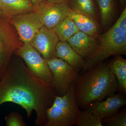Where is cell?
<instances>
[{
  "mask_svg": "<svg viewBox=\"0 0 126 126\" xmlns=\"http://www.w3.org/2000/svg\"><path fill=\"white\" fill-rule=\"evenodd\" d=\"M1 16L8 21L14 16L34 11L30 0H0Z\"/></svg>",
  "mask_w": 126,
  "mask_h": 126,
  "instance_id": "4fadbf2b",
  "label": "cell"
},
{
  "mask_svg": "<svg viewBox=\"0 0 126 126\" xmlns=\"http://www.w3.org/2000/svg\"><path fill=\"white\" fill-rule=\"evenodd\" d=\"M81 111L78 106L73 82L70 84L63 96H56L47 111L44 126H70L77 124Z\"/></svg>",
  "mask_w": 126,
  "mask_h": 126,
  "instance_id": "277c9868",
  "label": "cell"
},
{
  "mask_svg": "<svg viewBox=\"0 0 126 126\" xmlns=\"http://www.w3.org/2000/svg\"><path fill=\"white\" fill-rule=\"evenodd\" d=\"M69 0H47V1L52 3H61L68 2Z\"/></svg>",
  "mask_w": 126,
  "mask_h": 126,
  "instance_id": "cb8c5ba5",
  "label": "cell"
},
{
  "mask_svg": "<svg viewBox=\"0 0 126 126\" xmlns=\"http://www.w3.org/2000/svg\"><path fill=\"white\" fill-rule=\"evenodd\" d=\"M119 1L121 7H122L126 2V0H119Z\"/></svg>",
  "mask_w": 126,
  "mask_h": 126,
  "instance_id": "d4e9b609",
  "label": "cell"
},
{
  "mask_svg": "<svg viewBox=\"0 0 126 126\" xmlns=\"http://www.w3.org/2000/svg\"><path fill=\"white\" fill-rule=\"evenodd\" d=\"M71 11L68 2L52 3L47 0L34 6L33 11L37 14L44 26L52 30L69 15Z\"/></svg>",
  "mask_w": 126,
  "mask_h": 126,
  "instance_id": "ba28073f",
  "label": "cell"
},
{
  "mask_svg": "<svg viewBox=\"0 0 126 126\" xmlns=\"http://www.w3.org/2000/svg\"><path fill=\"white\" fill-rule=\"evenodd\" d=\"M23 44L14 27L0 16V79L13 55Z\"/></svg>",
  "mask_w": 126,
  "mask_h": 126,
  "instance_id": "5b68a950",
  "label": "cell"
},
{
  "mask_svg": "<svg viewBox=\"0 0 126 126\" xmlns=\"http://www.w3.org/2000/svg\"><path fill=\"white\" fill-rule=\"evenodd\" d=\"M102 118L94 115L86 109L81 111L76 126H103Z\"/></svg>",
  "mask_w": 126,
  "mask_h": 126,
  "instance_id": "ffe728a7",
  "label": "cell"
},
{
  "mask_svg": "<svg viewBox=\"0 0 126 126\" xmlns=\"http://www.w3.org/2000/svg\"><path fill=\"white\" fill-rule=\"evenodd\" d=\"M8 21L15 28L23 44L30 43L43 26L34 11L16 16Z\"/></svg>",
  "mask_w": 126,
  "mask_h": 126,
  "instance_id": "9c48e42d",
  "label": "cell"
},
{
  "mask_svg": "<svg viewBox=\"0 0 126 126\" xmlns=\"http://www.w3.org/2000/svg\"><path fill=\"white\" fill-rule=\"evenodd\" d=\"M102 123L107 126H126V108L113 116L103 118Z\"/></svg>",
  "mask_w": 126,
  "mask_h": 126,
  "instance_id": "44dd1931",
  "label": "cell"
},
{
  "mask_svg": "<svg viewBox=\"0 0 126 126\" xmlns=\"http://www.w3.org/2000/svg\"><path fill=\"white\" fill-rule=\"evenodd\" d=\"M68 3L72 11L86 15L96 21L95 0H69Z\"/></svg>",
  "mask_w": 126,
  "mask_h": 126,
  "instance_id": "ac0fdd59",
  "label": "cell"
},
{
  "mask_svg": "<svg viewBox=\"0 0 126 126\" xmlns=\"http://www.w3.org/2000/svg\"><path fill=\"white\" fill-rule=\"evenodd\" d=\"M52 30L58 35L60 41L63 42H67L68 39L79 31L74 21L69 16Z\"/></svg>",
  "mask_w": 126,
  "mask_h": 126,
  "instance_id": "e0dca14e",
  "label": "cell"
},
{
  "mask_svg": "<svg viewBox=\"0 0 126 126\" xmlns=\"http://www.w3.org/2000/svg\"><path fill=\"white\" fill-rule=\"evenodd\" d=\"M15 54L24 60L27 67L36 77L51 83L52 73L46 60L30 43L23 44Z\"/></svg>",
  "mask_w": 126,
  "mask_h": 126,
  "instance_id": "52a82bcc",
  "label": "cell"
},
{
  "mask_svg": "<svg viewBox=\"0 0 126 126\" xmlns=\"http://www.w3.org/2000/svg\"><path fill=\"white\" fill-rule=\"evenodd\" d=\"M73 84L77 104L81 110L119 90L116 78L103 62L79 74Z\"/></svg>",
  "mask_w": 126,
  "mask_h": 126,
  "instance_id": "7a4b0ae2",
  "label": "cell"
},
{
  "mask_svg": "<svg viewBox=\"0 0 126 126\" xmlns=\"http://www.w3.org/2000/svg\"><path fill=\"white\" fill-rule=\"evenodd\" d=\"M100 10L101 24L106 28L112 22L115 11V0H96Z\"/></svg>",
  "mask_w": 126,
  "mask_h": 126,
  "instance_id": "d6986e66",
  "label": "cell"
},
{
  "mask_svg": "<svg viewBox=\"0 0 126 126\" xmlns=\"http://www.w3.org/2000/svg\"><path fill=\"white\" fill-rule=\"evenodd\" d=\"M112 73L116 78L119 91L123 94H126V60L120 55L113 58L107 63Z\"/></svg>",
  "mask_w": 126,
  "mask_h": 126,
  "instance_id": "2e32d148",
  "label": "cell"
},
{
  "mask_svg": "<svg viewBox=\"0 0 126 126\" xmlns=\"http://www.w3.org/2000/svg\"><path fill=\"white\" fill-rule=\"evenodd\" d=\"M60 41L58 35L53 30L43 26L34 36L30 44L46 60L56 57V47Z\"/></svg>",
  "mask_w": 126,
  "mask_h": 126,
  "instance_id": "30bf717a",
  "label": "cell"
},
{
  "mask_svg": "<svg viewBox=\"0 0 126 126\" xmlns=\"http://www.w3.org/2000/svg\"><path fill=\"white\" fill-rule=\"evenodd\" d=\"M57 96L51 83L36 77L22 61L12 59L0 79V106L15 103L25 109L28 118L35 111V126H44L47 111Z\"/></svg>",
  "mask_w": 126,
  "mask_h": 126,
  "instance_id": "6da1fadb",
  "label": "cell"
},
{
  "mask_svg": "<svg viewBox=\"0 0 126 126\" xmlns=\"http://www.w3.org/2000/svg\"><path fill=\"white\" fill-rule=\"evenodd\" d=\"M0 16H1V11L0 9Z\"/></svg>",
  "mask_w": 126,
  "mask_h": 126,
  "instance_id": "484cf974",
  "label": "cell"
},
{
  "mask_svg": "<svg viewBox=\"0 0 126 126\" xmlns=\"http://www.w3.org/2000/svg\"><path fill=\"white\" fill-rule=\"evenodd\" d=\"M56 57L66 61L79 71L82 69L85 61L72 48L67 42L59 41L56 47Z\"/></svg>",
  "mask_w": 126,
  "mask_h": 126,
  "instance_id": "5bb4252c",
  "label": "cell"
},
{
  "mask_svg": "<svg viewBox=\"0 0 126 126\" xmlns=\"http://www.w3.org/2000/svg\"><path fill=\"white\" fill-rule=\"evenodd\" d=\"M107 97L104 101L93 102L86 109L103 119L115 115L120 108L126 105V97L121 93H115Z\"/></svg>",
  "mask_w": 126,
  "mask_h": 126,
  "instance_id": "8fae6325",
  "label": "cell"
},
{
  "mask_svg": "<svg viewBox=\"0 0 126 126\" xmlns=\"http://www.w3.org/2000/svg\"><path fill=\"white\" fill-rule=\"evenodd\" d=\"M30 0L32 2L34 6H36L39 4L41 2L47 1V0Z\"/></svg>",
  "mask_w": 126,
  "mask_h": 126,
  "instance_id": "603a6c76",
  "label": "cell"
},
{
  "mask_svg": "<svg viewBox=\"0 0 126 126\" xmlns=\"http://www.w3.org/2000/svg\"><path fill=\"white\" fill-rule=\"evenodd\" d=\"M67 42L84 59L96 52L99 44L97 37L79 31L68 39Z\"/></svg>",
  "mask_w": 126,
  "mask_h": 126,
  "instance_id": "7c38bea8",
  "label": "cell"
},
{
  "mask_svg": "<svg viewBox=\"0 0 126 126\" xmlns=\"http://www.w3.org/2000/svg\"><path fill=\"white\" fill-rule=\"evenodd\" d=\"M6 126H25L22 116L17 112L12 111L4 118Z\"/></svg>",
  "mask_w": 126,
  "mask_h": 126,
  "instance_id": "7402d4cb",
  "label": "cell"
},
{
  "mask_svg": "<svg viewBox=\"0 0 126 126\" xmlns=\"http://www.w3.org/2000/svg\"><path fill=\"white\" fill-rule=\"evenodd\" d=\"M69 16L74 21L79 31L95 37L99 34V25L96 21L90 16L72 10Z\"/></svg>",
  "mask_w": 126,
  "mask_h": 126,
  "instance_id": "9a60e30c",
  "label": "cell"
},
{
  "mask_svg": "<svg viewBox=\"0 0 126 126\" xmlns=\"http://www.w3.org/2000/svg\"><path fill=\"white\" fill-rule=\"evenodd\" d=\"M46 61L52 73L51 83L57 95L63 96L70 84L76 80L79 71L59 58H53Z\"/></svg>",
  "mask_w": 126,
  "mask_h": 126,
  "instance_id": "8992f818",
  "label": "cell"
},
{
  "mask_svg": "<svg viewBox=\"0 0 126 126\" xmlns=\"http://www.w3.org/2000/svg\"><path fill=\"white\" fill-rule=\"evenodd\" d=\"M99 46L96 52L85 59L82 72L94 68L110 56L126 54V7L115 24L97 37Z\"/></svg>",
  "mask_w": 126,
  "mask_h": 126,
  "instance_id": "3957f363",
  "label": "cell"
}]
</instances>
